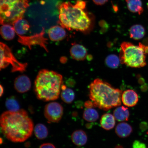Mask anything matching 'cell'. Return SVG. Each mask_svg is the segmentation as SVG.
Returning a JSON list of instances; mask_svg holds the SVG:
<instances>
[{"mask_svg":"<svg viewBox=\"0 0 148 148\" xmlns=\"http://www.w3.org/2000/svg\"><path fill=\"white\" fill-rule=\"evenodd\" d=\"M67 59L65 57H61L60 59V61L62 63H65L67 61Z\"/></svg>","mask_w":148,"mask_h":148,"instance_id":"cell-32","label":"cell"},{"mask_svg":"<svg viewBox=\"0 0 148 148\" xmlns=\"http://www.w3.org/2000/svg\"><path fill=\"white\" fill-rule=\"evenodd\" d=\"M83 117L87 121L94 122L99 119V115L97 111L95 109L86 108L83 112Z\"/></svg>","mask_w":148,"mask_h":148,"instance_id":"cell-22","label":"cell"},{"mask_svg":"<svg viewBox=\"0 0 148 148\" xmlns=\"http://www.w3.org/2000/svg\"><path fill=\"white\" fill-rule=\"evenodd\" d=\"M84 106L86 108H92L94 106L93 103L92 101H88L85 102Z\"/></svg>","mask_w":148,"mask_h":148,"instance_id":"cell-29","label":"cell"},{"mask_svg":"<svg viewBox=\"0 0 148 148\" xmlns=\"http://www.w3.org/2000/svg\"><path fill=\"white\" fill-rule=\"evenodd\" d=\"M1 48V69H4L9 65L12 66V72H19L21 73L25 71L27 64L20 62L14 56L12 51L8 46L2 42L0 43Z\"/></svg>","mask_w":148,"mask_h":148,"instance_id":"cell-7","label":"cell"},{"mask_svg":"<svg viewBox=\"0 0 148 148\" xmlns=\"http://www.w3.org/2000/svg\"><path fill=\"white\" fill-rule=\"evenodd\" d=\"M60 96L62 100L68 104L73 102L75 98V93L73 90L67 88L62 90Z\"/></svg>","mask_w":148,"mask_h":148,"instance_id":"cell-24","label":"cell"},{"mask_svg":"<svg viewBox=\"0 0 148 148\" xmlns=\"http://www.w3.org/2000/svg\"><path fill=\"white\" fill-rule=\"evenodd\" d=\"M40 148H56L53 144L50 143H45L40 145Z\"/></svg>","mask_w":148,"mask_h":148,"instance_id":"cell-30","label":"cell"},{"mask_svg":"<svg viewBox=\"0 0 148 148\" xmlns=\"http://www.w3.org/2000/svg\"><path fill=\"white\" fill-rule=\"evenodd\" d=\"M50 39L52 41H61L66 38V33L64 28L59 25L51 27L48 31Z\"/></svg>","mask_w":148,"mask_h":148,"instance_id":"cell-13","label":"cell"},{"mask_svg":"<svg viewBox=\"0 0 148 148\" xmlns=\"http://www.w3.org/2000/svg\"><path fill=\"white\" fill-rule=\"evenodd\" d=\"M34 133L38 139L43 140L48 136V129L45 125L42 123H38L34 127Z\"/></svg>","mask_w":148,"mask_h":148,"instance_id":"cell-23","label":"cell"},{"mask_svg":"<svg viewBox=\"0 0 148 148\" xmlns=\"http://www.w3.org/2000/svg\"><path fill=\"white\" fill-rule=\"evenodd\" d=\"M5 106L9 111L15 112L20 110L19 103L14 97H11L6 100Z\"/></svg>","mask_w":148,"mask_h":148,"instance_id":"cell-26","label":"cell"},{"mask_svg":"<svg viewBox=\"0 0 148 148\" xmlns=\"http://www.w3.org/2000/svg\"><path fill=\"white\" fill-rule=\"evenodd\" d=\"M127 8L130 12L141 14L143 8L141 0H126Z\"/></svg>","mask_w":148,"mask_h":148,"instance_id":"cell-20","label":"cell"},{"mask_svg":"<svg viewBox=\"0 0 148 148\" xmlns=\"http://www.w3.org/2000/svg\"><path fill=\"white\" fill-rule=\"evenodd\" d=\"M86 5V1L83 0H77L75 4L69 1L61 3L58 9L61 26L69 31L88 32L91 27L92 21L85 10Z\"/></svg>","mask_w":148,"mask_h":148,"instance_id":"cell-2","label":"cell"},{"mask_svg":"<svg viewBox=\"0 0 148 148\" xmlns=\"http://www.w3.org/2000/svg\"><path fill=\"white\" fill-rule=\"evenodd\" d=\"M62 105L56 102H51L46 105L44 108V116L47 119L52 123H58L63 114Z\"/></svg>","mask_w":148,"mask_h":148,"instance_id":"cell-9","label":"cell"},{"mask_svg":"<svg viewBox=\"0 0 148 148\" xmlns=\"http://www.w3.org/2000/svg\"><path fill=\"white\" fill-rule=\"evenodd\" d=\"M71 139L72 142L76 145L82 146L87 143L88 136L84 131L82 130H78L72 134Z\"/></svg>","mask_w":148,"mask_h":148,"instance_id":"cell-14","label":"cell"},{"mask_svg":"<svg viewBox=\"0 0 148 148\" xmlns=\"http://www.w3.org/2000/svg\"><path fill=\"white\" fill-rule=\"evenodd\" d=\"M87 58L88 60H91L92 59V57L91 55H88L87 56Z\"/></svg>","mask_w":148,"mask_h":148,"instance_id":"cell-34","label":"cell"},{"mask_svg":"<svg viewBox=\"0 0 148 148\" xmlns=\"http://www.w3.org/2000/svg\"><path fill=\"white\" fill-rule=\"evenodd\" d=\"M70 54L74 60H84L88 56L87 51L84 46L78 44H73L70 49Z\"/></svg>","mask_w":148,"mask_h":148,"instance_id":"cell-11","label":"cell"},{"mask_svg":"<svg viewBox=\"0 0 148 148\" xmlns=\"http://www.w3.org/2000/svg\"><path fill=\"white\" fill-rule=\"evenodd\" d=\"M0 86V89H1V92H0V97H1L3 95V92H4V88H3V86L1 85Z\"/></svg>","mask_w":148,"mask_h":148,"instance_id":"cell-33","label":"cell"},{"mask_svg":"<svg viewBox=\"0 0 148 148\" xmlns=\"http://www.w3.org/2000/svg\"><path fill=\"white\" fill-rule=\"evenodd\" d=\"M115 148H123L121 146H117Z\"/></svg>","mask_w":148,"mask_h":148,"instance_id":"cell-35","label":"cell"},{"mask_svg":"<svg viewBox=\"0 0 148 148\" xmlns=\"http://www.w3.org/2000/svg\"><path fill=\"white\" fill-rule=\"evenodd\" d=\"M0 123L2 132L12 142H23L32 134L33 122L25 110L3 112L0 118Z\"/></svg>","mask_w":148,"mask_h":148,"instance_id":"cell-1","label":"cell"},{"mask_svg":"<svg viewBox=\"0 0 148 148\" xmlns=\"http://www.w3.org/2000/svg\"><path fill=\"white\" fill-rule=\"evenodd\" d=\"M29 6L27 0H1V24L12 25L15 22L23 18Z\"/></svg>","mask_w":148,"mask_h":148,"instance_id":"cell-5","label":"cell"},{"mask_svg":"<svg viewBox=\"0 0 148 148\" xmlns=\"http://www.w3.org/2000/svg\"><path fill=\"white\" fill-rule=\"evenodd\" d=\"M14 27L8 24L3 25L1 27V34L4 40H10L13 39L15 34Z\"/></svg>","mask_w":148,"mask_h":148,"instance_id":"cell-21","label":"cell"},{"mask_svg":"<svg viewBox=\"0 0 148 148\" xmlns=\"http://www.w3.org/2000/svg\"><path fill=\"white\" fill-rule=\"evenodd\" d=\"M114 116L116 119L119 122L128 121L130 112L127 107L122 106L117 107L114 111Z\"/></svg>","mask_w":148,"mask_h":148,"instance_id":"cell-19","label":"cell"},{"mask_svg":"<svg viewBox=\"0 0 148 148\" xmlns=\"http://www.w3.org/2000/svg\"><path fill=\"white\" fill-rule=\"evenodd\" d=\"M147 8L148 9V3H147Z\"/></svg>","mask_w":148,"mask_h":148,"instance_id":"cell-36","label":"cell"},{"mask_svg":"<svg viewBox=\"0 0 148 148\" xmlns=\"http://www.w3.org/2000/svg\"><path fill=\"white\" fill-rule=\"evenodd\" d=\"M89 97L94 106L104 110L121 105L122 91L99 79H95L89 87Z\"/></svg>","mask_w":148,"mask_h":148,"instance_id":"cell-3","label":"cell"},{"mask_svg":"<svg viewBox=\"0 0 148 148\" xmlns=\"http://www.w3.org/2000/svg\"><path fill=\"white\" fill-rule=\"evenodd\" d=\"M31 86L30 79L25 75H20L15 79L14 88L19 93H23L29 91Z\"/></svg>","mask_w":148,"mask_h":148,"instance_id":"cell-10","label":"cell"},{"mask_svg":"<svg viewBox=\"0 0 148 148\" xmlns=\"http://www.w3.org/2000/svg\"><path fill=\"white\" fill-rule=\"evenodd\" d=\"M66 86L69 87H73L75 86V82L74 79L70 78L66 80Z\"/></svg>","mask_w":148,"mask_h":148,"instance_id":"cell-28","label":"cell"},{"mask_svg":"<svg viewBox=\"0 0 148 148\" xmlns=\"http://www.w3.org/2000/svg\"><path fill=\"white\" fill-rule=\"evenodd\" d=\"M12 25L18 36H22L25 34L30 27L28 22L27 20L23 18L15 22Z\"/></svg>","mask_w":148,"mask_h":148,"instance_id":"cell-17","label":"cell"},{"mask_svg":"<svg viewBox=\"0 0 148 148\" xmlns=\"http://www.w3.org/2000/svg\"><path fill=\"white\" fill-rule=\"evenodd\" d=\"M138 94L134 90H127L122 94L121 101L126 106L134 107L138 103Z\"/></svg>","mask_w":148,"mask_h":148,"instance_id":"cell-12","label":"cell"},{"mask_svg":"<svg viewBox=\"0 0 148 148\" xmlns=\"http://www.w3.org/2000/svg\"><path fill=\"white\" fill-rule=\"evenodd\" d=\"M62 77L55 71L42 69L39 72L34 82L37 98L44 101L56 100L60 97Z\"/></svg>","mask_w":148,"mask_h":148,"instance_id":"cell-4","label":"cell"},{"mask_svg":"<svg viewBox=\"0 0 148 148\" xmlns=\"http://www.w3.org/2000/svg\"><path fill=\"white\" fill-rule=\"evenodd\" d=\"M132 132V127L129 124L125 122L118 124L116 127V134L120 138L128 137Z\"/></svg>","mask_w":148,"mask_h":148,"instance_id":"cell-15","label":"cell"},{"mask_svg":"<svg viewBox=\"0 0 148 148\" xmlns=\"http://www.w3.org/2000/svg\"><path fill=\"white\" fill-rule=\"evenodd\" d=\"M133 148H147L145 144L139 140H135L133 143Z\"/></svg>","mask_w":148,"mask_h":148,"instance_id":"cell-27","label":"cell"},{"mask_svg":"<svg viewBox=\"0 0 148 148\" xmlns=\"http://www.w3.org/2000/svg\"><path fill=\"white\" fill-rule=\"evenodd\" d=\"M143 46L140 42L138 46H136L131 42H123L120 47V62L132 68H139L145 66L147 54L144 50Z\"/></svg>","mask_w":148,"mask_h":148,"instance_id":"cell-6","label":"cell"},{"mask_svg":"<svg viewBox=\"0 0 148 148\" xmlns=\"http://www.w3.org/2000/svg\"><path fill=\"white\" fill-rule=\"evenodd\" d=\"M145 34L144 27L141 25H133L129 29V35L130 38L134 40H138L143 38Z\"/></svg>","mask_w":148,"mask_h":148,"instance_id":"cell-18","label":"cell"},{"mask_svg":"<svg viewBox=\"0 0 148 148\" xmlns=\"http://www.w3.org/2000/svg\"><path fill=\"white\" fill-rule=\"evenodd\" d=\"M120 62V58L117 56L112 54L107 56L105 60L106 65L112 69H116L119 66Z\"/></svg>","mask_w":148,"mask_h":148,"instance_id":"cell-25","label":"cell"},{"mask_svg":"<svg viewBox=\"0 0 148 148\" xmlns=\"http://www.w3.org/2000/svg\"><path fill=\"white\" fill-rule=\"evenodd\" d=\"M108 0H92L95 4L98 5H102L106 3Z\"/></svg>","mask_w":148,"mask_h":148,"instance_id":"cell-31","label":"cell"},{"mask_svg":"<svg viewBox=\"0 0 148 148\" xmlns=\"http://www.w3.org/2000/svg\"><path fill=\"white\" fill-rule=\"evenodd\" d=\"M44 33L45 31L43 28L41 32L32 36H25L18 35V41L23 45L27 46L30 49L32 46L38 45L43 47L46 51H48L46 46V44L47 43V40L44 37Z\"/></svg>","mask_w":148,"mask_h":148,"instance_id":"cell-8","label":"cell"},{"mask_svg":"<svg viewBox=\"0 0 148 148\" xmlns=\"http://www.w3.org/2000/svg\"><path fill=\"white\" fill-rule=\"evenodd\" d=\"M100 123L101 127L103 129L107 130H110L113 128L115 126V118L112 114H105L102 116Z\"/></svg>","mask_w":148,"mask_h":148,"instance_id":"cell-16","label":"cell"}]
</instances>
